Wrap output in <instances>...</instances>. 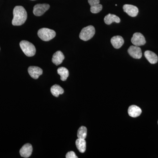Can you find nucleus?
Segmentation results:
<instances>
[{"label": "nucleus", "instance_id": "obj_21", "mask_svg": "<svg viewBox=\"0 0 158 158\" xmlns=\"http://www.w3.org/2000/svg\"><path fill=\"white\" fill-rule=\"evenodd\" d=\"M65 157L66 158H78L75 153L73 151L69 152L66 154Z\"/></svg>", "mask_w": 158, "mask_h": 158}, {"label": "nucleus", "instance_id": "obj_20", "mask_svg": "<svg viewBox=\"0 0 158 158\" xmlns=\"http://www.w3.org/2000/svg\"><path fill=\"white\" fill-rule=\"evenodd\" d=\"M102 6L100 4L90 6V11L91 13L94 14L99 13L102 11Z\"/></svg>", "mask_w": 158, "mask_h": 158}, {"label": "nucleus", "instance_id": "obj_13", "mask_svg": "<svg viewBox=\"0 0 158 158\" xmlns=\"http://www.w3.org/2000/svg\"><path fill=\"white\" fill-rule=\"evenodd\" d=\"M111 43L114 48L119 49L123 45L124 41L121 36H116L111 38Z\"/></svg>", "mask_w": 158, "mask_h": 158}, {"label": "nucleus", "instance_id": "obj_18", "mask_svg": "<svg viewBox=\"0 0 158 158\" xmlns=\"http://www.w3.org/2000/svg\"><path fill=\"white\" fill-rule=\"evenodd\" d=\"M57 73L61 77L60 79L62 81H66L69 76V72L65 67H60L57 69Z\"/></svg>", "mask_w": 158, "mask_h": 158}, {"label": "nucleus", "instance_id": "obj_9", "mask_svg": "<svg viewBox=\"0 0 158 158\" xmlns=\"http://www.w3.org/2000/svg\"><path fill=\"white\" fill-rule=\"evenodd\" d=\"M28 71L31 77L34 79H38L43 73L42 69L37 66H30L28 69Z\"/></svg>", "mask_w": 158, "mask_h": 158}, {"label": "nucleus", "instance_id": "obj_3", "mask_svg": "<svg viewBox=\"0 0 158 158\" xmlns=\"http://www.w3.org/2000/svg\"><path fill=\"white\" fill-rule=\"evenodd\" d=\"M38 37L43 41H48L53 39L56 37V33L54 30L43 28L38 31Z\"/></svg>", "mask_w": 158, "mask_h": 158}, {"label": "nucleus", "instance_id": "obj_7", "mask_svg": "<svg viewBox=\"0 0 158 158\" xmlns=\"http://www.w3.org/2000/svg\"><path fill=\"white\" fill-rule=\"evenodd\" d=\"M128 53L131 56L135 59H141L142 56L141 48L135 45L130 47L128 49Z\"/></svg>", "mask_w": 158, "mask_h": 158}, {"label": "nucleus", "instance_id": "obj_24", "mask_svg": "<svg viewBox=\"0 0 158 158\" xmlns=\"http://www.w3.org/2000/svg\"></svg>", "mask_w": 158, "mask_h": 158}, {"label": "nucleus", "instance_id": "obj_17", "mask_svg": "<svg viewBox=\"0 0 158 158\" xmlns=\"http://www.w3.org/2000/svg\"><path fill=\"white\" fill-rule=\"evenodd\" d=\"M51 92L53 96L58 97L60 94L64 93V90L59 85H55L52 86L51 88Z\"/></svg>", "mask_w": 158, "mask_h": 158}, {"label": "nucleus", "instance_id": "obj_10", "mask_svg": "<svg viewBox=\"0 0 158 158\" xmlns=\"http://www.w3.org/2000/svg\"><path fill=\"white\" fill-rule=\"evenodd\" d=\"M33 148L32 145L29 143L24 144L20 150L19 153L21 156L24 158H28L32 154Z\"/></svg>", "mask_w": 158, "mask_h": 158}, {"label": "nucleus", "instance_id": "obj_4", "mask_svg": "<svg viewBox=\"0 0 158 158\" xmlns=\"http://www.w3.org/2000/svg\"><path fill=\"white\" fill-rule=\"evenodd\" d=\"M95 33L94 27L92 26H88L82 29L79 35V37L84 41H88L93 37Z\"/></svg>", "mask_w": 158, "mask_h": 158}, {"label": "nucleus", "instance_id": "obj_12", "mask_svg": "<svg viewBox=\"0 0 158 158\" xmlns=\"http://www.w3.org/2000/svg\"><path fill=\"white\" fill-rule=\"evenodd\" d=\"M65 59V56L61 51H58L56 52L53 56L52 62L56 65L61 64Z\"/></svg>", "mask_w": 158, "mask_h": 158}, {"label": "nucleus", "instance_id": "obj_22", "mask_svg": "<svg viewBox=\"0 0 158 158\" xmlns=\"http://www.w3.org/2000/svg\"><path fill=\"white\" fill-rule=\"evenodd\" d=\"M88 2L89 5L91 6L99 4L100 0H88Z\"/></svg>", "mask_w": 158, "mask_h": 158}, {"label": "nucleus", "instance_id": "obj_15", "mask_svg": "<svg viewBox=\"0 0 158 158\" xmlns=\"http://www.w3.org/2000/svg\"><path fill=\"white\" fill-rule=\"evenodd\" d=\"M105 23L107 25H110L113 23H119L120 19L118 16L115 15L109 14L105 16L104 18Z\"/></svg>", "mask_w": 158, "mask_h": 158}, {"label": "nucleus", "instance_id": "obj_19", "mask_svg": "<svg viewBox=\"0 0 158 158\" xmlns=\"http://www.w3.org/2000/svg\"><path fill=\"white\" fill-rule=\"evenodd\" d=\"M87 135V129L85 126L80 127L77 131V137L80 139H85Z\"/></svg>", "mask_w": 158, "mask_h": 158}, {"label": "nucleus", "instance_id": "obj_14", "mask_svg": "<svg viewBox=\"0 0 158 158\" xmlns=\"http://www.w3.org/2000/svg\"><path fill=\"white\" fill-rule=\"evenodd\" d=\"M144 55L148 61L151 64H154L157 62L158 57L153 52L150 51H146L144 52Z\"/></svg>", "mask_w": 158, "mask_h": 158}, {"label": "nucleus", "instance_id": "obj_6", "mask_svg": "<svg viewBox=\"0 0 158 158\" xmlns=\"http://www.w3.org/2000/svg\"><path fill=\"white\" fill-rule=\"evenodd\" d=\"M131 41L133 45L138 47L144 45L146 43L144 36L140 33H135L133 34Z\"/></svg>", "mask_w": 158, "mask_h": 158}, {"label": "nucleus", "instance_id": "obj_23", "mask_svg": "<svg viewBox=\"0 0 158 158\" xmlns=\"http://www.w3.org/2000/svg\"><path fill=\"white\" fill-rule=\"evenodd\" d=\"M31 1H36V0H31Z\"/></svg>", "mask_w": 158, "mask_h": 158}, {"label": "nucleus", "instance_id": "obj_8", "mask_svg": "<svg viewBox=\"0 0 158 158\" xmlns=\"http://www.w3.org/2000/svg\"><path fill=\"white\" fill-rule=\"evenodd\" d=\"M123 11L131 17H136L138 13V9L135 6L131 5H125L123 6Z\"/></svg>", "mask_w": 158, "mask_h": 158}, {"label": "nucleus", "instance_id": "obj_5", "mask_svg": "<svg viewBox=\"0 0 158 158\" xmlns=\"http://www.w3.org/2000/svg\"><path fill=\"white\" fill-rule=\"evenodd\" d=\"M50 8L49 5L48 4H38L34 6L33 13L35 16L42 15Z\"/></svg>", "mask_w": 158, "mask_h": 158}, {"label": "nucleus", "instance_id": "obj_2", "mask_svg": "<svg viewBox=\"0 0 158 158\" xmlns=\"http://www.w3.org/2000/svg\"><path fill=\"white\" fill-rule=\"evenodd\" d=\"M20 47L22 50L28 57H32L36 53V48L33 44L27 41L22 40L19 43Z\"/></svg>", "mask_w": 158, "mask_h": 158}, {"label": "nucleus", "instance_id": "obj_11", "mask_svg": "<svg viewBox=\"0 0 158 158\" xmlns=\"http://www.w3.org/2000/svg\"><path fill=\"white\" fill-rule=\"evenodd\" d=\"M141 113H142V111L141 108L135 105H132L130 106L128 110L129 115L133 118H136L140 116Z\"/></svg>", "mask_w": 158, "mask_h": 158}, {"label": "nucleus", "instance_id": "obj_1", "mask_svg": "<svg viewBox=\"0 0 158 158\" xmlns=\"http://www.w3.org/2000/svg\"><path fill=\"white\" fill-rule=\"evenodd\" d=\"M13 18L12 24L15 26H19L23 24L27 18V14L26 9L22 6H16L13 11Z\"/></svg>", "mask_w": 158, "mask_h": 158}, {"label": "nucleus", "instance_id": "obj_16", "mask_svg": "<svg viewBox=\"0 0 158 158\" xmlns=\"http://www.w3.org/2000/svg\"><path fill=\"white\" fill-rule=\"evenodd\" d=\"M76 145L79 151L81 153H84L86 149V142L85 139H77L76 141Z\"/></svg>", "mask_w": 158, "mask_h": 158}]
</instances>
